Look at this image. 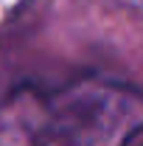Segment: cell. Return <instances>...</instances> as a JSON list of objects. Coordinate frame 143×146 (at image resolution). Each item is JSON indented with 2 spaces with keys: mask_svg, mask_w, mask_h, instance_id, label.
Wrapping results in <instances>:
<instances>
[{
  "mask_svg": "<svg viewBox=\"0 0 143 146\" xmlns=\"http://www.w3.org/2000/svg\"><path fill=\"white\" fill-rule=\"evenodd\" d=\"M143 101L107 76L28 82L0 98V146H132Z\"/></svg>",
  "mask_w": 143,
  "mask_h": 146,
  "instance_id": "6da1fadb",
  "label": "cell"
}]
</instances>
